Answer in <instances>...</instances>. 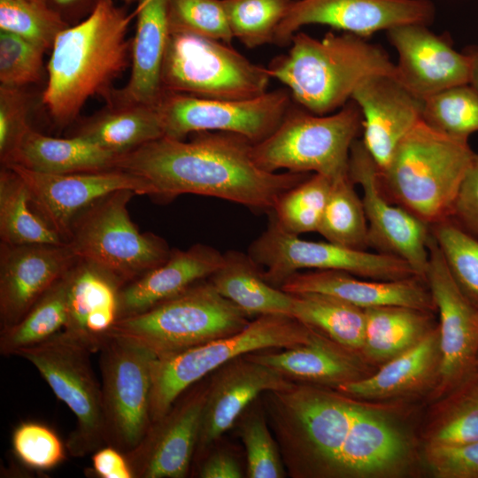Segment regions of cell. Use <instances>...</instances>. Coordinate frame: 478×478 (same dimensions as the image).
<instances>
[{
    "mask_svg": "<svg viewBox=\"0 0 478 478\" xmlns=\"http://www.w3.org/2000/svg\"><path fill=\"white\" fill-rule=\"evenodd\" d=\"M168 5L169 0H136L130 76L122 89H113L108 104H158L164 93L161 67L170 35Z\"/></svg>",
    "mask_w": 478,
    "mask_h": 478,
    "instance_id": "25",
    "label": "cell"
},
{
    "mask_svg": "<svg viewBox=\"0 0 478 478\" xmlns=\"http://www.w3.org/2000/svg\"><path fill=\"white\" fill-rule=\"evenodd\" d=\"M332 178L313 173L283 193L271 212L287 232H318L330 193Z\"/></svg>",
    "mask_w": 478,
    "mask_h": 478,
    "instance_id": "40",
    "label": "cell"
},
{
    "mask_svg": "<svg viewBox=\"0 0 478 478\" xmlns=\"http://www.w3.org/2000/svg\"><path fill=\"white\" fill-rule=\"evenodd\" d=\"M126 4L136 3V0H122Z\"/></svg>",
    "mask_w": 478,
    "mask_h": 478,
    "instance_id": "55",
    "label": "cell"
},
{
    "mask_svg": "<svg viewBox=\"0 0 478 478\" xmlns=\"http://www.w3.org/2000/svg\"><path fill=\"white\" fill-rule=\"evenodd\" d=\"M430 233L457 284L478 308V239L451 218L431 225Z\"/></svg>",
    "mask_w": 478,
    "mask_h": 478,
    "instance_id": "42",
    "label": "cell"
},
{
    "mask_svg": "<svg viewBox=\"0 0 478 478\" xmlns=\"http://www.w3.org/2000/svg\"><path fill=\"white\" fill-rule=\"evenodd\" d=\"M229 28L249 49L274 43L292 0H222Z\"/></svg>",
    "mask_w": 478,
    "mask_h": 478,
    "instance_id": "41",
    "label": "cell"
},
{
    "mask_svg": "<svg viewBox=\"0 0 478 478\" xmlns=\"http://www.w3.org/2000/svg\"><path fill=\"white\" fill-rule=\"evenodd\" d=\"M362 120L353 100L331 115L314 114L292 100L276 129L253 143L252 158L271 173L287 169L335 179L349 173L350 152Z\"/></svg>",
    "mask_w": 478,
    "mask_h": 478,
    "instance_id": "7",
    "label": "cell"
},
{
    "mask_svg": "<svg viewBox=\"0 0 478 478\" xmlns=\"http://www.w3.org/2000/svg\"><path fill=\"white\" fill-rule=\"evenodd\" d=\"M27 87L0 85V160L4 163L25 134L29 122L32 96Z\"/></svg>",
    "mask_w": 478,
    "mask_h": 478,
    "instance_id": "48",
    "label": "cell"
},
{
    "mask_svg": "<svg viewBox=\"0 0 478 478\" xmlns=\"http://www.w3.org/2000/svg\"><path fill=\"white\" fill-rule=\"evenodd\" d=\"M69 272L20 320L1 330L2 355H14L17 351L40 343L65 328L67 320Z\"/></svg>",
    "mask_w": 478,
    "mask_h": 478,
    "instance_id": "36",
    "label": "cell"
},
{
    "mask_svg": "<svg viewBox=\"0 0 478 478\" xmlns=\"http://www.w3.org/2000/svg\"><path fill=\"white\" fill-rule=\"evenodd\" d=\"M16 458L33 470H50L66 459V448L57 433L49 426L35 421L19 424L12 435Z\"/></svg>",
    "mask_w": 478,
    "mask_h": 478,
    "instance_id": "47",
    "label": "cell"
},
{
    "mask_svg": "<svg viewBox=\"0 0 478 478\" xmlns=\"http://www.w3.org/2000/svg\"><path fill=\"white\" fill-rule=\"evenodd\" d=\"M426 459L439 478H478V441L459 445L428 444Z\"/></svg>",
    "mask_w": 478,
    "mask_h": 478,
    "instance_id": "49",
    "label": "cell"
},
{
    "mask_svg": "<svg viewBox=\"0 0 478 478\" xmlns=\"http://www.w3.org/2000/svg\"><path fill=\"white\" fill-rule=\"evenodd\" d=\"M91 471L99 478H134V474L124 452L104 445L97 449L91 458Z\"/></svg>",
    "mask_w": 478,
    "mask_h": 478,
    "instance_id": "52",
    "label": "cell"
},
{
    "mask_svg": "<svg viewBox=\"0 0 478 478\" xmlns=\"http://www.w3.org/2000/svg\"><path fill=\"white\" fill-rule=\"evenodd\" d=\"M349 173L333 180L318 229L328 242L353 249L369 246L368 226L362 198Z\"/></svg>",
    "mask_w": 478,
    "mask_h": 478,
    "instance_id": "37",
    "label": "cell"
},
{
    "mask_svg": "<svg viewBox=\"0 0 478 478\" xmlns=\"http://www.w3.org/2000/svg\"><path fill=\"white\" fill-rule=\"evenodd\" d=\"M70 25L45 0H0V30L13 33L45 50Z\"/></svg>",
    "mask_w": 478,
    "mask_h": 478,
    "instance_id": "43",
    "label": "cell"
},
{
    "mask_svg": "<svg viewBox=\"0 0 478 478\" xmlns=\"http://www.w3.org/2000/svg\"><path fill=\"white\" fill-rule=\"evenodd\" d=\"M209 280L222 296L249 317L266 314L291 316L292 294L268 283L249 254L227 251L223 264Z\"/></svg>",
    "mask_w": 478,
    "mask_h": 478,
    "instance_id": "31",
    "label": "cell"
},
{
    "mask_svg": "<svg viewBox=\"0 0 478 478\" xmlns=\"http://www.w3.org/2000/svg\"><path fill=\"white\" fill-rule=\"evenodd\" d=\"M119 155L79 136L58 138L31 127L2 166L54 174L116 169Z\"/></svg>",
    "mask_w": 478,
    "mask_h": 478,
    "instance_id": "28",
    "label": "cell"
},
{
    "mask_svg": "<svg viewBox=\"0 0 478 478\" xmlns=\"http://www.w3.org/2000/svg\"><path fill=\"white\" fill-rule=\"evenodd\" d=\"M272 76L232 44L188 33H170L161 67L164 92L239 100L267 92Z\"/></svg>",
    "mask_w": 478,
    "mask_h": 478,
    "instance_id": "10",
    "label": "cell"
},
{
    "mask_svg": "<svg viewBox=\"0 0 478 478\" xmlns=\"http://www.w3.org/2000/svg\"><path fill=\"white\" fill-rule=\"evenodd\" d=\"M93 353L64 330L14 353L35 367L74 415L76 425L66 445L73 457H84L106 445L102 388L91 364Z\"/></svg>",
    "mask_w": 478,
    "mask_h": 478,
    "instance_id": "11",
    "label": "cell"
},
{
    "mask_svg": "<svg viewBox=\"0 0 478 478\" xmlns=\"http://www.w3.org/2000/svg\"><path fill=\"white\" fill-rule=\"evenodd\" d=\"M248 254L259 267L266 268L261 269L264 279L277 288L303 269L338 270L378 281L418 277L408 263L391 254L301 239L284 230L273 214Z\"/></svg>",
    "mask_w": 478,
    "mask_h": 478,
    "instance_id": "12",
    "label": "cell"
},
{
    "mask_svg": "<svg viewBox=\"0 0 478 478\" xmlns=\"http://www.w3.org/2000/svg\"><path fill=\"white\" fill-rule=\"evenodd\" d=\"M243 474L236 456L224 448L209 450L201 458L197 470L200 478H242Z\"/></svg>",
    "mask_w": 478,
    "mask_h": 478,
    "instance_id": "51",
    "label": "cell"
},
{
    "mask_svg": "<svg viewBox=\"0 0 478 478\" xmlns=\"http://www.w3.org/2000/svg\"><path fill=\"white\" fill-rule=\"evenodd\" d=\"M425 281L439 313L438 373L443 389H455L478 369V308L451 275L430 233Z\"/></svg>",
    "mask_w": 478,
    "mask_h": 478,
    "instance_id": "16",
    "label": "cell"
},
{
    "mask_svg": "<svg viewBox=\"0 0 478 478\" xmlns=\"http://www.w3.org/2000/svg\"><path fill=\"white\" fill-rule=\"evenodd\" d=\"M72 135L122 155L164 136L157 105L108 104L78 126Z\"/></svg>",
    "mask_w": 478,
    "mask_h": 478,
    "instance_id": "29",
    "label": "cell"
},
{
    "mask_svg": "<svg viewBox=\"0 0 478 478\" xmlns=\"http://www.w3.org/2000/svg\"><path fill=\"white\" fill-rule=\"evenodd\" d=\"M45 51L13 33L0 30V85L27 87L40 82Z\"/></svg>",
    "mask_w": 478,
    "mask_h": 478,
    "instance_id": "46",
    "label": "cell"
},
{
    "mask_svg": "<svg viewBox=\"0 0 478 478\" xmlns=\"http://www.w3.org/2000/svg\"><path fill=\"white\" fill-rule=\"evenodd\" d=\"M78 260L67 243H1V330L20 320Z\"/></svg>",
    "mask_w": 478,
    "mask_h": 478,
    "instance_id": "22",
    "label": "cell"
},
{
    "mask_svg": "<svg viewBox=\"0 0 478 478\" xmlns=\"http://www.w3.org/2000/svg\"><path fill=\"white\" fill-rule=\"evenodd\" d=\"M211 374L194 459H201L264 392L284 390L295 384L275 369L245 355Z\"/></svg>",
    "mask_w": 478,
    "mask_h": 478,
    "instance_id": "21",
    "label": "cell"
},
{
    "mask_svg": "<svg viewBox=\"0 0 478 478\" xmlns=\"http://www.w3.org/2000/svg\"><path fill=\"white\" fill-rule=\"evenodd\" d=\"M438 330H429L417 343L385 362L376 373L340 385L337 390L359 398L402 395L421 385L438 364Z\"/></svg>",
    "mask_w": 478,
    "mask_h": 478,
    "instance_id": "30",
    "label": "cell"
},
{
    "mask_svg": "<svg viewBox=\"0 0 478 478\" xmlns=\"http://www.w3.org/2000/svg\"><path fill=\"white\" fill-rule=\"evenodd\" d=\"M134 17L113 0H98L85 19L57 36L42 95L56 126L73 122L90 97L106 99L113 91L114 81L131 65L127 31Z\"/></svg>",
    "mask_w": 478,
    "mask_h": 478,
    "instance_id": "2",
    "label": "cell"
},
{
    "mask_svg": "<svg viewBox=\"0 0 478 478\" xmlns=\"http://www.w3.org/2000/svg\"><path fill=\"white\" fill-rule=\"evenodd\" d=\"M313 332L289 315H259L240 332L156 358L151 373V422L165 415L189 388L228 361L251 352L306 343Z\"/></svg>",
    "mask_w": 478,
    "mask_h": 478,
    "instance_id": "9",
    "label": "cell"
},
{
    "mask_svg": "<svg viewBox=\"0 0 478 478\" xmlns=\"http://www.w3.org/2000/svg\"><path fill=\"white\" fill-rule=\"evenodd\" d=\"M474 152L468 142L419 121L379 170L382 189L395 204L429 227L449 219Z\"/></svg>",
    "mask_w": 478,
    "mask_h": 478,
    "instance_id": "5",
    "label": "cell"
},
{
    "mask_svg": "<svg viewBox=\"0 0 478 478\" xmlns=\"http://www.w3.org/2000/svg\"><path fill=\"white\" fill-rule=\"evenodd\" d=\"M429 444L459 445L478 441V369L457 388Z\"/></svg>",
    "mask_w": 478,
    "mask_h": 478,
    "instance_id": "44",
    "label": "cell"
},
{
    "mask_svg": "<svg viewBox=\"0 0 478 478\" xmlns=\"http://www.w3.org/2000/svg\"><path fill=\"white\" fill-rule=\"evenodd\" d=\"M451 219L478 239V154L460 186Z\"/></svg>",
    "mask_w": 478,
    "mask_h": 478,
    "instance_id": "50",
    "label": "cell"
},
{
    "mask_svg": "<svg viewBox=\"0 0 478 478\" xmlns=\"http://www.w3.org/2000/svg\"><path fill=\"white\" fill-rule=\"evenodd\" d=\"M22 178L12 168L0 170V238L5 244H63L61 236L35 210Z\"/></svg>",
    "mask_w": 478,
    "mask_h": 478,
    "instance_id": "34",
    "label": "cell"
},
{
    "mask_svg": "<svg viewBox=\"0 0 478 478\" xmlns=\"http://www.w3.org/2000/svg\"><path fill=\"white\" fill-rule=\"evenodd\" d=\"M98 352L106 445L127 453L151 424V373L157 357L113 336H104Z\"/></svg>",
    "mask_w": 478,
    "mask_h": 478,
    "instance_id": "13",
    "label": "cell"
},
{
    "mask_svg": "<svg viewBox=\"0 0 478 478\" xmlns=\"http://www.w3.org/2000/svg\"><path fill=\"white\" fill-rule=\"evenodd\" d=\"M170 33H188L232 44L222 0H169Z\"/></svg>",
    "mask_w": 478,
    "mask_h": 478,
    "instance_id": "45",
    "label": "cell"
},
{
    "mask_svg": "<svg viewBox=\"0 0 478 478\" xmlns=\"http://www.w3.org/2000/svg\"><path fill=\"white\" fill-rule=\"evenodd\" d=\"M245 357L300 383L336 389L366 376L356 352L316 330L306 343L279 351H258Z\"/></svg>",
    "mask_w": 478,
    "mask_h": 478,
    "instance_id": "27",
    "label": "cell"
},
{
    "mask_svg": "<svg viewBox=\"0 0 478 478\" xmlns=\"http://www.w3.org/2000/svg\"><path fill=\"white\" fill-rule=\"evenodd\" d=\"M288 475L335 478L364 404L325 386L295 382L260 396Z\"/></svg>",
    "mask_w": 478,
    "mask_h": 478,
    "instance_id": "3",
    "label": "cell"
},
{
    "mask_svg": "<svg viewBox=\"0 0 478 478\" xmlns=\"http://www.w3.org/2000/svg\"><path fill=\"white\" fill-rule=\"evenodd\" d=\"M419 23L405 24L386 31L398 54L396 78L420 99L445 89L470 83L472 57L457 51L451 37L438 35Z\"/></svg>",
    "mask_w": 478,
    "mask_h": 478,
    "instance_id": "20",
    "label": "cell"
},
{
    "mask_svg": "<svg viewBox=\"0 0 478 478\" xmlns=\"http://www.w3.org/2000/svg\"><path fill=\"white\" fill-rule=\"evenodd\" d=\"M70 26L85 19L95 8L98 0H45Z\"/></svg>",
    "mask_w": 478,
    "mask_h": 478,
    "instance_id": "53",
    "label": "cell"
},
{
    "mask_svg": "<svg viewBox=\"0 0 478 478\" xmlns=\"http://www.w3.org/2000/svg\"><path fill=\"white\" fill-rule=\"evenodd\" d=\"M421 120L447 136L468 142L478 132V92L466 83L433 94L423 99Z\"/></svg>",
    "mask_w": 478,
    "mask_h": 478,
    "instance_id": "38",
    "label": "cell"
},
{
    "mask_svg": "<svg viewBox=\"0 0 478 478\" xmlns=\"http://www.w3.org/2000/svg\"><path fill=\"white\" fill-rule=\"evenodd\" d=\"M351 100L362 114V143L382 171L399 143L421 120L423 100L388 74L364 80Z\"/></svg>",
    "mask_w": 478,
    "mask_h": 478,
    "instance_id": "23",
    "label": "cell"
},
{
    "mask_svg": "<svg viewBox=\"0 0 478 478\" xmlns=\"http://www.w3.org/2000/svg\"><path fill=\"white\" fill-rule=\"evenodd\" d=\"M291 103L289 90L281 89L239 100L164 92L157 109L164 136L183 140L197 132L220 131L257 143L276 129Z\"/></svg>",
    "mask_w": 478,
    "mask_h": 478,
    "instance_id": "14",
    "label": "cell"
},
{
    "mask_svg": "<svg viewBox=\"0 0 478 478\" xmlns=\"http://www.w3.org/2000/svg\"><path fill=\"white\" fill-rule=\"evenodd\" d=\"M435 14L430 0H292L274 43L289 46L293 35L307 25L329 26L367 39L405 24L429 26Z\"/></svg>",
    "mask_w": 478,
    "mask_h": 478,
    "instance_id": "17",
    "label": "cell"
},
{
    "mask_svg": "<svg viewBox=\"0 0 478 478\" xmlns=\"http://www.w3.org/2000/svg\"><path fill=\"white\" fill-rule=\"evenodd\" d=\"M237 433L246 453L248 478H284L288 475L260 397L237 420ZM235 422V423H236Z\"/></svg>",
    "mask_w": 478,
    "mask_h": 478,
    "instance_id": "39",
    "label": "cell"
},
{
    "mask_svg": "<svg viewBox=\"0 0 478 478\" xmlns=\"http://www.w3.org/2000/svg\"><path fill=\"white\" fill-rule=\"evenodd\" d=\"M249 318L208 278L145 312L118 319L104 336L133 342L163 358L240 332Z\"/></svg>",
    "mask_w": 478,
    "mask_h": 478,
    "instance_id": "6",
    "label": "cell"
},
{
    "mask_svg": "<svg viewBox=\"0 0 478 478\" xmlns=\"http://www.w3.org/2000/svg\"><path fill=\"white\" fill-rule=\"evenodd\" d=\"M223 261L224 253L202 243L187 250H172L166 262L120 289L118 319L145 312L208 279Z\"/></svg>",
    "mask_w": 478,
    "mask_h": 478,
    "instance_id": "26",
    "label": "cell"
},
{
    "mask_svg": "<svg viewBox=\"0 0 478 478\" xmlns=\"http://www.w3.org/2000/svg\"><path fill=\"white\" fill-rule=\"evenodd\" d=\"M421 281L418 277L378 281L338 270H312L293 274L280 288L290 294L333 296L362 309L396 305L430 312L436 306Z\"/></svg>",
    "mask_w": 478,
    "mask_h": 478,
    "instance_id": "24",
    "label": "cell"
},
{
    "mask_svg": "<svg viewBox=\"0 0 478 478\" xmlns=\"http://www.w3.org/2000/svg\"><path fill=\"white\" fill-rule=\"evenodd\" d=\"M208 382L184 391L170 410L151 422L141 442L125 453L134 478H184L197 444Z\"/></svg>",
    "mask_w": 478,
    "mask_h": 478,
    "instance_id": "18",
    "label": "cell"
},
{
    "mask_svg": "<svg viewBox=\"0 0 478 478\" xmlns=\"http://www.w3.org/2000/svg\"><path fill=\"white\" fill-rule=\"evenodd\" d=\"M289 46L267 68L272 78L287 86L294 102L317 115L341 109L368 77L396 76L387 52L354 34L329 32L316 39L297 32Z\"/></svg>",
    "mask_w": 478,
    "mask_h": 478,
    "instance_id": "4",
    "label": "cell"
},
{
    "mask_svg": "<svg viewBox=\"0 0 478 478\" xmlns=\"http://www.w3.org/2000/svg\"><path fill=\"white\" fill-rule=\"evenodd\" d=\"M120 289L108 274L79 259L69 272L67 320L63 330L97 352L86 330L87 319L102 310L119 312Z\"/></svg>",
    "mask_w": 478,
    "mask_h": 478,
    "instance_id": "35",
    "label": "cell"
},
{
    "mask_svg": "<svg viewBox=\"0 0 478 478\" xmlns=\"http://www.w3.org/2000/svg\"><path fill=\"white\" fill-rule=\"evenodd\" d=\"M5 166L22 178L33 208L66 243L75 217L99 198L120 189L151 197L154 194L144 179L120 169L54 174Z\"/></svg>",
    "mask_w": 478,
    "mask_h": 478,
    "instance_id": "19",
    "label": "cell"
},
{
    "mask_svg": "<svg viewBox=\"0 0 478 478\" xmlns=\"http://www.w3.org/2000/svg\"><path fill=\"white\" fill-rule=\"evenodd\" d=\"M466 50L470 53L473 60L470 84L478 92V46L468 47Z\"/></svg>",
    "mask_w": 478,
    "mask_h": 478,
    "instance_id": "54",
    "label": "cell"
},
{
    "mask_svg": "<svg viewBox=\"0 0 478 478\" xmlns=\"http://www.w3.org/2000/svg\"><path fill=\"white\" fill-rule=\"evenodd\" d=\"M133 190L112 192L73 220L66 243L78 259L103 271L121 288L167 260L172 249L151 232L142 233L127 204Z\"/></svg>",
    "mask_w": 478,
    "mask_h": 478,
    "instance_id": "8",
    "label": "cell"
},
{
    "mask_svg": "<svg viewBox=\"0 0 478 478\" xmlns=\"http://www.w3.org/2000/svg\"><path fill=\"white\" fill-rule=\"evenodd\" d=\"M292 296L291 317L351 351H361L365 337V309L326 294Z\"/></svg>",
    "mask_w": 478,
    "mask_h": 478,
    "instance_id": "32",
    "label": "cell"
},
{
    "mask_svg": "<svg viewBox=\"0 0 478 478\" xmlns=\"http://www.w3.org/2000/svg\"><path fill=\"white\" fill-rule=\"evenodd\" d=\"M192 138L163 136L120 155L116 169L144 179L152 197L171 200L182 194L213 197L252 210L273 211L279 197L309 173H271L252 158L253 143L234 133L201 131Z\"/></svg>",
    "mask_w": 478,
    "mask_h": 478,
    "instance_id": "1",
    "label": "cell"
},
{
    "mask_svg": "<svg viewBox=\"0 0 478 478\" xmlns=\"http://www.w3.org/2000/svg\"><path fill=\"white\" fill-rule=\"evenodd\" d=\"M349 175L362 189L369 246L402 258L425 281L430 227L385 195L379 169L358 139L350 152Z\"/></svg>",
    "mask_w": 478,
    "mask_h": 478,
    "instance_id": "15",
    "label": "cell"
},
{
    "mask_svg": "<svg viewBox=\"0 0 478 478\" xmlns=\"http://www.w3.org/2000/svg\"><path fill=\"white\" fill-rule=\"evenodd\" d=\"M429 312L405 306L365 309L361 352L376 361H388L417 343L429 330Z\"/></svg>",
    "mask_w": 478,
    "mask_h": 478,
    "instance_id": "33",
    "label": "cell"
}]
</instances>
